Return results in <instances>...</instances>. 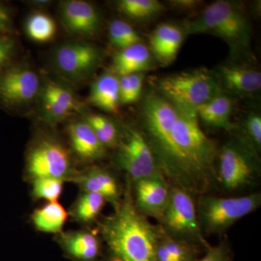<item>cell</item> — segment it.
I'll return each mask as SVG.
<instances>
[{
	"label": "cell",
	"instance_id": "6da1fadb",
	"mask_svg": "<svg viewBox=\"0 0 261 261\" xmlns=\"http://www.w3.org/2000/svg\"><path fill=\"white\" fill-rule=\"evenodd\" d=\"M142 132L170 186L192 196L206 195L217 185V142L201 128L197 112L175 106L152 90L142 100Z\"/></svg>",
	"mask_w": 261,
	"mask_h": 261
},
{
	"label": "cell",
	"instance_id": "7a4b0ae2",
	"mask_svg": "<svg viewBox=\"0 0 261 261\" xmlns=\"http://www.w3.org/2000/svg\"><path fill=\"white\" fill-rule=\"evenodd\" d=\"M113 209V214L98 224L104 247L103 261H154L162 228L137 210L128 178L121 202Z\"/></svg>",
	"mask_w": 261,
	"mask_h": 261
},
{
	"label": "cell",
	"instance_id": "3957f363",
	"mask_svg": "<svg viewBox=\"0 0 261 261\" xmlns=\"http://www.w3.org/2000/svg\"><path fill=\"white\" fill-rule=\"evenodd\" d=\"M189 34H209L227 43L235 56L250 50L252 29L243 10L236 3L219 0L211 3L196 18L185 23Z\"/></svg>",
	"mask_w": 261,
	"mask_h": 261
},
{
	"label": "cell",
	"instance_id": "277c9868",
	"mask_svg": "<svg viewBox=\"0 0 261 261\" xmlns=\"http://www.w3.org/2000/svg\"><path fill=\"white\" fill-rule=\"evenodd\" d=\"M150 84L154 92L170 102L195 112L222 92L217 75L206 68L152 77Z\"/></svg>",
	"mask_w": 261,
	"mask_h": 261
},
{
	"label": "cell",
	"instance_id": "5b68a950",
	"mask_svg": "<svg viewBox=\"0 0 261 261\" xmlns=\"http://www.w3.org/2000/svg\"><path fill=\"white\" fill-rule=\"evenodd\" d=\"M260 205L261 194L258 192L233 197L199 196L196 210L202 234H221Z\"/></svg>",
	"mask_w": 261,
	"mask_h": 261
},
{
	"label": "cell",
	"instance_id": "8992f818",
	"mask_svg": "<svg viewBox=\"0 0 261 261\" xmlns=\"http://www.w3.org/2000/svg\"><path fill=\"white\" fill-rule=\"evenodd\" d=\"M217 184L228 192L241 191L253 186L260 178L258 153L237 138L220 148Z\"/></svg>",
	"mask_w": 261,
	"mask_h": 261
},
{
	"label": "cell",
	"instance_id": "52a82bcc",
	"mask_svg": "<svg viewBox=\"0 0 261 261\" xmlns=\"http://www.w3.org/2000/svg\"><path fill=\"white\" fill-rule=\"evenodd\" d=\"M159 224L171 238L205 248L209 245L201 231L193 196L178 187L170 186L169 202Z\"/></svg>",
	"mask_w": 261,
	"mask_h": 261
},
{
	"label": "cell",
	"instance_id": "ba28073f",
	"mask_svg": "<svg viewBox=\"0 0 261 261\" xmlns=\"http://www.w3.org/2000/svg\"><path fill=\"white\" fill-rule=\"evenodd\" d=\"M116 147L117 166L126 173L130 182L163 176L153 152L140 129L123 127Z\"/></svg>",
	"mask_w": 261,
	"mask_h": 261
},
{
	"label": "cell",
	"instance_id": "9c48e42d",
	"mask_svg": "<svg viewBox=\"0 0 261 261\" xmlns=\"http://www.w3.org/2000/svg\"><path fill=\"white\" fill-rule=\"evenodd\" d=\"M27 171L32 180L39 178L65 180L73 176L69 152L53 139H43L33 146L27 156Z\"/></svg>",
	"mask_w": 261,
	"mask_h": 261
},
{
	"label": "cell",
	"instance_id": "30bf717a",
	"mask_svg": "<svg viewBox=\"0 0 261 261\" xmlns=\"http://www.w3.org/2000/svg\"><path fill=\"white\" fill-rule=\"evenodd\" d=\"M55 65L68 80L80 82L89 78L100 64L99 49L85 42L63 44L55 53Z\"/></svg>",
	"mask_w": 261,
	"mask_h": 261
},
{
	"label": "cell",
	"instance_id": "8fae6325",
	"mask_svg": "<svg viewBox=\"0 0 261 261\" xmlns=\"http://www.w3.org/2000/svg\"><path fill=\"white\" fill-rule=\"evenodd\" d=\"M40 89L37 73L25 65H15L0 73V100L12 107L32 102Z\"/></svg>",
	"mask_w": 261,
	"mask_h": 261
},
{
	"label": "cell",
	"instance_id": "7c38bea8",
	"mask_svg": "<svg viewBox=\"0 0 261 261\" xmlns=\"http://www.w3.org/2000/svg\"><path fill=\"white\" fill-rule=\"evenodd\" d=\"M136 207L147 218L160 221L170 198V185L163 176L130 182Z\"/></svg>",
	"mask_w": 261,
	"mask_h": 261
},
{
	"label": "cell",
	"instance_id": "4fadbf2b",
	"mask_svg": "<svg viewBox=\"0 0 261 261\" xmlns=\"http://www.w3.org/2000/svg\"><path fill=\"white\" fill-rule=\"evenodd\" d=\"M57 243L65 256L73 261H103L104 247L98 231L61 232L58 234Z\"/></svg>",
	"mask_w": 261,
	"mask_h": 261
},
{
	"label": "cell",
	"instance_id": "5bb4252c",
	"mask_svg": "<svg viewBox=\"0 0 261 261\" xmlns=\"http://www.w3.org/2000/svg\"><path fill=\"white\" fill-rule=\"evenodd\" d=\"M62 19L72 34L82 37H93L101 27V19L93 5L82 0L63 2Z\"/></svg>",
	"mask_w": 261,
	"mask_h": 261
},
{
	"label": "cell",
	"instance_id": "9a60e30c",
	"mask_svg": "<svg viewBox=\"0 0 261 261\" xmlns=\"http://www.w3.org/2000/svg\"><path fill=\"white\" fill-rule=\"evenodd\" d=\"M84 192H92L102 196L113 208L121 202L122 190L116 177L107 170L99 167L89 168L83 173L73 175L70 178Z\"/></svg>",
	"mask_w": 261,
	"mask_h": 261
},
{
	"label": "cell",
	"instance_id": "2e32d148",
	"mask_svg": "<svg viewBox=\"0 0 261 261\" xmlns=\"http://www.w3.org/2000/svg\"><path fill=\"white\" fill-rule=\"evenodd\" d=\"M43 112L48 119L61 121L80 111V106L73 94L60 84L49 82L43 88Z\"/></svg>",
	"mask_w": 261,
	"mask_h": 261
},
{
	"label": "cell",
	"instance_id": "e0dca14e",
	"mask_svg": "<svg viewBox=\"0 0 261 261\" xmlns=\"http://www.w3.org/2000/svg\"><path fill=\"white\" fill-rule=\"evenodd\" d=\"M218 78L225 88L238 95H252L261 88L260 72L243 65H222Z\"/></svg>",
	"mask_w": 261,
	"mask_h": 261
},
{
	"label": "cell",
	"instance_id": "ac0fdd59",
	"mask_svg": "<svg viewBox=\"0 0 261 261\" xmlns=\"http://www.w3.org/2000/svg\"><path fill=\"white\" fill-rule=\"evenodd\" d=\"M184 32L171 23L158 25L149 36L151 51L159 63L163 65L175 61L184 41Z\"/></svg>",
	"mask_w": 261,
	"mask_h": 261
},
{
	"label": "cell",
	"instance_id": "d6986e66",
	"mask_svg": "<svg viewBox=\"0 0 261 261\" xmlns=\"http://www.w3.org/2000/svg\"><path fill=\"white\" fill-rule=\"evenodd\" d=\"M68 133L72 148L81 159L95 161L104 157L106 147L101 144L94 130L84 120L70 123Z\"/></svg>",
	"mask_w": 261,
	"mask_h": 261
},
{
	"label": "cell",
	"instance_id": "ffe728a7",
	"mask_svg": "<svg viewBox=\"0 0 261 261\" xmlns=\"http://www.w3.org/2000/svg\"><path fill=\"white\" fill-rule=\"evenodd\" d=\"M152 63L149 48L142 42L120 49L113 56L112 73L121 76L143 73L148 70Z\"/></svg>",
	"mask_w": 261,
	"mask_h": 261
},
{
	"label": "cell",
	"instance_id": "44dd1931",
	"mask_svg": "<svg viewBox=\"0 0 261 261\" xmlns=\"http://www.w3.org/2000/svg\"><path fill=\"white\" fill-rule=\"evenodd\" d=\"M232 109V100L222 91L204 103L196 112L199 120L207 126L230 132L236 128L231 121Z\"/></svg>",
	"mask_w": 261,
	"mask_h": 261
},
{
	"label": "cell",
	"instance_id": "7402d4cb",
	"mask_svg": "<svg viewBox=\"0 0 261 261\" xmlns=\"http://www.w3.org/2000/svg\"><path fill=\"white\" fill-rule=\"evenodd\" d=\"M205 250V247L197 244L171 238L162 228L156 246L154 261H196Z\"/></svg>",
	"mask_w": 261,
	"mask_h": 261
},
{
	"label": "cell",
	"instance_id": "603a6c76",
	"mask_svg": "<svg viewBox=\"0 0 261 261\" xmlns=\"http://www.w3.org/2000/svg\"><path fill=\"white\" fill-rule=\"evenodd\" d=\"M89 101L103 111L118 113L121 104L119 77L112 72L101 75L92 84Z\"/></svg>",
	"mask_w": 261,
	"mask_h": 261
},
{
	"label": "cell",
	"instance_id": "cb8c5ba5",
	"mask_svg": "<svg viewBox=\"0 0 261 261\" xmlns=\"http://www.w3.org/2000/svg\"><path fill=\"white\" fill-rule=\"evenodd\" d=\"M67 219L68 213L58 202H49L34 211L32 216L33 224L38 231L56 234L63 232Z\"/></svg>",
	"mask_w": 261,
	"mask_h": 261
},
{
	"label": "cell",
	"instance_id": "d4e9b609",
	"mask_svg": "<svg viewBox=\"0 0 261 261\" xmlns=\"http://www.w3.org/2000/svg\"><path fill=\"white\" fill-rule=\"evenodd\" d=\"M106 202L102 196L83 191L72 207L70 213L73 219L79 222L89 224L97 219Z\"/></svg>",
	"mask_w": 261,
	"mask_h": 261
},
{
	"label": "cell",
	"instance_id": "484cf974",
	"mask_svg": "<svg viewBox=\"0 0 261 261\" xmlns=\"http://www.w3.org/2000/svg\"><path fill=\"white\" fill-rule=\"evenodd\" d=\"M84 120L91 126L98 140L106 148L117 147L121 137V130L111 119L102 115L90 113Z\"/></svg>",
	"mask_w": 261,
	"mask_h": 261
},
{
	"label": "cell",
	"instance_id": "4316f807",
	"mask_svg": "<svg viewBox=\"0 0 261 261\" xmlns=\"http://www.w3.org/2000/svg\"><path fill=\"white\" fill-rule=\"evenodd\" d=\"M27 35L34 42L47 43L56 37V22L49 15L44 13H34L27 19L25 23Z\"/></svg>",
	"mask_w": 261,
	"mask_h": 261
},
{
	"label": "cell",
	"instance_id": "83f0119b",
	"mask_svg": "<svg viewBox=\"0 0 261 261\" xmlns=\"http://www.w3.org/2000/svg\"><path fill=\"white\" fill-rule=\"evenodd\" d=\"M117 5L121 13L135 20H147L165 9L162 3L157 0H121Z\"/></svg>",
	"mask_w": 261,
	"mask_h": 261
},
{
	"label": "cell",
	"instance_id": "f1b7e54d",
	"mask_svg": "<svg viewBox=\"0 0 261 261\" xmlns=\"http://www.w3.org/2000/svg\"><path fill=\"white\" fill-rule=\"evenodd\" d=\"M109 39L113 47L120 49L142 42L140 36L132 25L121 20L110 24Z\"/></svg>",
	"mask_w": 261,
	"mask_h": 261
},
{
	"label": "cell",
	"instance_id": "f546056e",
	"mask_svg": "<svg viewBox=\"0 0 261 261\" xmlns=\"http://www.w3.org/2000/svg\"><path fill=\"white\" fill-rule=\"evenodd\" d=\"M64 180L55 178H39L32 180V196L35 200L58 202L61 197Z\"/></svg>",
	"mask_w": 261,
	"mask_h": 261
},
{
	"label": "cell",
	"instance_id": "4dcf8cb0",
	"mask_svg": "<svg viewBox=\"0 0 261 261\" xmlns=\"http://www.w3.org/2000/svg\"><path fill=\"white\" fill-rule=\"evenodd\" d=\"M119 77L120 103L132 104L138 100L142 93L145 75L143 73Z\"/></svg>",
	"mask_w": 261,
	"mask_h": 261
},
{
	"label": "cell",
	"instance_id": "1f68e13d",
	"mask_svg": "<svg viewBox=\"0 0 261 261\" xmlns=\"http://www.w3.org/2000/svg\"><path fill=\"white\" fill-rule=\"evenodd\" d=\"M238 139L259 153L261 148L260 114L252 113L247 116L242 126L241 135L239 136Z\"/></svg>",
	"mask_w": 261,
	"mask_h": 261
},
{
	"label": "cell",
	"instance_id": "d6a6232c",
	"mask_svg": "<svg viewBox=\"0 0 261 261\" xmlns=\"http://www.w3.org/2000/svg\"><path fill=\"white\" fill-rule=\"evenodd\" d=\"M233 255L229 244L226 240H223L217 245L206 247L205 255L196 261H232Z\"/></svg>",
	"mask_w": 261,
	"mask_h": 261
},
{
	"label": "cell",
	"instance_id": "836d02e7",
	"mask_svg": "<svg viewBox=\"0 0 261 261\" xmlns=\"http://www.w3.org/2000/svg\"><path fill=\"white\" fill-rule=\"evenodd\" d=\"M15 49L14 39L8 34H0V71L11 61Z\"/></svg>",
	"mask_w": 261,
	"mask_h": 261
},
{
	"label": "cell",
	"instance_id": "e575fe53",
	"mask_svg": "<svg viewBox=\"0 0 261 261\" xmlns=\"http://www.w3.org/2000/svg\"><path fill=\"white\" fill-rule=\"evenodd\" d=\"M12 28V18L10 10L0 3V34H6Z\"/></svg>",
	"mask_w": 261,
	"mask_h": 261
},
{
	"label": "cell",
	"instance_id": "d590c367",
	"mask_svg": "<svg viewBox=\"0 0 261 261\" xmlns=\"http://www.w3.org/2000/svg\"><path fill=\"white\" fill-rule=\"evenodd\" d=\"M199 3H200V2L187 0V1H176L175 3H173V4L176 5V6H179L181 8H193V7H195L196 5L200 4Z\"/></svg>",
	"mask_w": 261,
	"mask_h": 261
}]
</instances>
